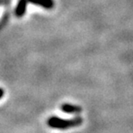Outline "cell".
<instances>
[{
    "label": "cell",
    "instance_id": "1",
    "mask_svg": "<svg viewBox=\"0 0 133 133\" xmlns=\"http://www.w3.org/2000/svg\"><path fill=\"white\" fill-rule=\"evenodd\" d=\"M83 122V119L81 117H76L72 119H62L58 117H51L48 119V125L54 129L66 130L68 128H73L78 125H81Z\"/></svg>",
    "mask_w": 133,
    "mask_h": 133
},
{
    "label": "cell",
    "instance_id": "2",
    "mask_svg": "<svg viewBox=\"0 0 133 133\" xmlns=\"http://www.w3.org/2000/svg\"><path fill=\"white\" fill-rule=\"evenodd\" d=\"M62 111L66 113H79L81 112L82 108L79 105H71V104H64L62 105Z\"/></svg>",
    "mask_w": 133,
    "mask_h": 133
},
{
    "label": "cell",
    "instance_id": "3",
    "mask_svg": "<svg viewBox=\"0 0 133 133\" xmlns=\"http://www.w3.org/2000/svg\"><path fill=\"white\" fill-rule=\"evenodd\" d=\"M27 1L33 4L43 7L45 9H51V8L54 7V1L53 0H27Z\"/></svg>",
    "mask_w": 133,
    "mask_h": 133
},
{
    "label": "cell",
    "instance_id": "4",
    "mask_svg": "<svg viewBox=\"0 0 133 133\" xmlns=\"http://www.w3.org/2000/svg\"><path fill=\"white\" fill-rule=\"evenodd\" d=\"M26 5H27V0H19L15 11L17 17H22L24 14L26 10Z\"/></svg>",
    "mask_w": 133,
    "mask_h": 133
},
{
    "label": "cell",
    "instance_id": "5",
    "mask_svg": "<svg viewBox=\"0 0 133 133\" xmlns=\"http://www.w3.org/2000/svg\"><path fill=\"white\" fill-rule=\"evenodd\" d=\"M4 96V90H3L2 88H0V99Z\"/></svg>",
    "mask_w": 133,
    "mask_h": 133
}]
</instances>
